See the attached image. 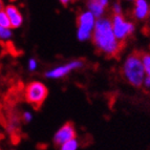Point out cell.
Segmentation results:
<instances>
[{
    "mask_svg": "<svg viewBox=\"0 0 150 150\" xmlns=\"http://www.w3.org/2000/svg\"><path fill=\"white\" fill-rule=\"evenodd\" d=\"M82 61H74V62H70L66 65H63V66H60V67H57L55 69L50 70V71H48L46 74V76L50 78H61L69 73L70 70H73L74 68L82 66Z\"/></svg>",
    "mask_w": 150,
    "mask_h": 150,
    "instance_id": "obj_7",
    "label": "cell"
},
{
    "mask_svg": "<svg viewBox=\"0 0 150 150\" xmlns=\"http://www.w3.org/2000/svg\"><path fill=\"white\" fill-rule=\"evenodd\" d=\"M135 8L134 12H133V15L137 19H144L146 18V16L148 15V12H149V8H148V4L145 0H135Z\"/></svg>",
    "mask_w": 150,
    "mask_h": 150,
    "instance_id": "obj_9",
    "label": "cell"
},
{
    "mask_svg": "<svg viewBox=\"0 0 150 150\" xmlns=\"http://www.w3.org/2000/svg\"><path fill=\"white\" fill-rule=\"evenodd\" d=\"M111 23H112V30L115 38L118 39L120 44L124 47V45H125L124 42H125L126 38L133 33L134 26H133L132 23L125 21V19L123 18L121 14H115L112 17V20H111Z\"/></svg>",
    "mask_w": 150,
    "mask_h": 150,
    "instance_id": "obj_4",
    "label": "cell"
},
{
    "mask_svg": "<svg viewBox=\"0 0 150 150\" xmlns=\"http://www.w3.org/2000/svg\"><path fill=\"white\" fill-rule=\"evenodd\" d=\"M98 3H100L102 6H104V8H106V5H107L108 3V0H96Z\"/></svg>",
    "mask_w": 150,
    "mask_h": 150,
    "instance_id": "obj_18",
    "label": "cell"
},
{
    "mask_svg": "<svg viewBox=\"0 0 150 150\" xmlns=\"http://www.w3.org/2000/svg\"><path fill=\"white\" fill-rule=\"evenodd\" d=\"M113 12H115V14H121L120 4H115V6H113Z\"/></svg>",
    "mask_w": 150,
    "mask_h": 150,
    "instance_id": "obj_17",
    "label": "cell"
},
{
    "mask_svg": "<svg viewBox=\"0 0 150 150\" xmlns=\"http://www.w3.org/2000/svg\"><path fill=\"white\" fill-rule=\"evenodd\" d=\"M36 68V62L35 60H30V70H34Z\"/></svg>",
    "mask_w": 150,
    "mask_h": 150,
    "instance_id": "obj_19",
    "label": "cell"
},
{
    "mask_svg": "<svg viewBox=\"0 0 150 150\" xmlns=\"http://www.w3.org/2000/svg\"><path fill=\"white\" fill-rule=\"evenodd\" d=\"M143 86H144V89L147 93H150V77H146L143 81Z\"/></svg>",
    "mask_w": 150,
    "mask_h": 150,
    "instance_id": "obj_15",
    "label": "cell"
},
{
    "mask_svg": "<svg viewBox=\"0 0 150 150\" xmlns=\"http://www.w3.org/2000/svg\"><path fill=\"white\" fill-rule=\"evenodd\" d=\"M76 138V129L71 123H66L54 135V144L56 146L63 145L64 143Z\"/></svg>",
    "mask_w": 150,
    "mask_h": 150,
    "instance_id": "obj_6",
    "label": "cell"
},
{
    "mask_svg": "<svg viewBox=\"0 0 150 150\" xmlns=\"http://www.w3.org/2000/svg\"><path fill=\"white\" fill-rule=\"evenodd\" d=\"M91 39L96 48L107 58L117 57L123 50L115 36L111 20L107 18H100L96 22Z\"/></svg>",
    "mask_w": 150,
    "mask_h": 150,
    "instance_id": "obj_1",
    "label": "cell"
},
{
    "mask_svg": "<svg viewBox=\"0 0 150 150\" xmlns=\"http://www.w3.org/2000/svg\"><path fill=\"white\" fill-rule=\"evenodd\" d=\"M78 148H79V141L76 138L60 146V150H78Z\"/></svg>",
    "mask_w": 150,
    "mask_h": 150,
    "instance_id": "obj_11",
    "label": "cell"
},
{
    "mask_svg": "<svg viewBox=\"0 0 150 150\" xmlns=\"http://www.w3.org/2000/svg\"><path fill=\"white\" fill-rule=\"evenodd\" d=\"M22 117H23V121H24V122H26V123L30 122V121H32V119H33L32 115H30V112H28V111H26V112L23 113Z\"/></svg>",
    "mask_w": 150,
    "mask_h": 150,
    "instance_id": "obj_16",
    "label": "cell"
},
{
    "mask_svg": "<svg viewBox=\"0 0 150 150\" xmlns=\"http://www.w3.org/2000/svg\"><path fill=\"white\" fill-rule=\"evenodd\" d=\"M123 75L134 87H141L143 85V81L145 79V69L142 61V53L133 52L128 56L123 65Z\"/></svg>",
    "mask_w": 150,
    "mask_h": 150,
    "instance_id": "obj_2",
    "label": "cell"
},
{
    "mask_svg": "<svg viewBox=\"0 0 150 150\" xmlns=\"http://www.w3.org/2000/svg\"><path fill=\"white\" fill-rule=\"evenodd\" d=\"M48 95L47 87L41 82H30L24 89V98L35 109H39Z\"/></svg>",
    "mask_w": 150,
    "mask_h": 150,
    "instance_id": "obj_3",
    "label": "cell"
},
{
    "mask_svg": "<svg viewBox=\"0 0 150 150\" xmlns=\"http://www.w3.org/2000/svg\"><path fill=\"white\" fill-rule=\"evenodd\" d=\"M5 13H6V15H8V19L11 21V26L14 28H19L21 24H22V15H21V13L19 12L16 6L14 5H8L6 8H5Z\"/></svg>",
    "mask_w": 150,
    "mask_h": 150,
    "instance_id": "obj_8",
    "label": "cell"
},
{
    "mask_svg": "<svg viewBox=\"0 0 150 150\" xmlns=\"http://www.w3.org/2000/svg\"><path fill=\"white\" fill-rule=\"evenodd\" d=\"M0 26L4 28H12V26H11V21H10V19H8L5 11H1V12H0Z\"/></svg>",
    "mask_w": 150,
    "mask_h": 150,
    "instance_id": "obj_12",
    "label": "cell"
},
{
    "mask_svg": "<svg viewBox=\"0 0 150 150\" xmlns=\"http://www.w3.org/2000/svg\"><path fill=\"white\" fill-rule=\"evenodd\" d=\"M87 6L88 8L90 10V13L95 16V18H100L101 16L103 15V13H104V10L105 8L102 6L100 3H98L96 0H88L87 2Z\"/></svg>",
    "mask_w": 150,
    "mask_h": 150,
    "instance_id": "obj_10",
    "label": "cell"
},
{
    "mask_svg": "<svg viewBox=\"0 0 150 150\" xmlns=\"http://www.w3.org/2000/svg\"><path fill=\"white\" fill-rule=\"evenodd\" d=\"M3 11V3H2V0H0V12Z\"/></svg>",
    "mask_w": 150,
    "mask_h": 150,
    "instance_id": "obj_21",
    "label": "cell"
},
{
    "mask_svg": "<svg viewBox=\"0 0 150 150\" xmlns=\"http://www.w3.org/2000/svg\"><path fill=\"white\" fill-rule=\"evenodd\" d=\"M95 16L90 12L82 13L77 18V25H78V37L80 40H86L90 38L91 30L95 28Z\"/></svg>",
    "mask_w": 150,
    "mask_h": 150,
    "instance_id": "obj_5",
    "label": "cell"
},
{
    "mask_svg": "<svg viewBox=\"0 0 150 150\" xmlns=\"http://www.w3.org/2000/svg\"><path fill=\"white\" fill-rule=\"evenodd\" d=\"M142 61L144 65L145 73L147 74L148 77H150V54L143 53L142 54Z\"/></svg>",
    "mask_w": 150,
    "mask_h": 150,
    "instance_id": "obj_13",
    "label": "cell"
},
{
    "mask_svg": "<svg viewBox=\"0 0 150 150\" xmlns=\"http://www.w3.org/2000/svg\"><path fill=\"white\" fill-rule=\"evenodd\" d=\"M61 3H62L63 5H67L69 2H71V1H75V0H60Z\"/></svg>",
    "mask_w": 150,
    "mask_h": 150,
    "instance_id": "obj_20",
    "label": "cell"
},
{
    "mask_svg": "<svg viewBox=\"0 0 150 150\" xmlns=\"http://www.w3.org/2000/svg\"><path fill=\"white\" fill-rule=\"evenodd\" d=\"M12 37V33L10 28H4L0 26V39L1 40H8Z\"/></svg>",
    "mask_w": 150,
    "mask_h": 150,
    "instance_id": "obj_14",
    "label": "cell"
}]
</instances>
